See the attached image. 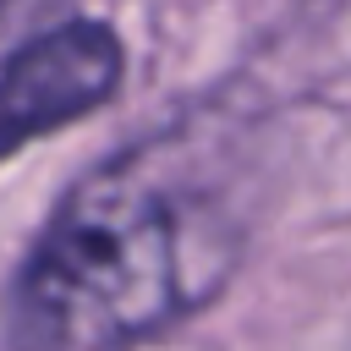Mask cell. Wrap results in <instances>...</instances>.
Listing matches in <instances>:
<instances>
[{
	"label": "cell",
	"mask_w": 351,
	"mask_h": 351,
	"mask_svg": "<svg viewBox=\"0 0 351 351\" xmlns=\"http://www.w3.org/2000/svg\"><path fill=\"white\" fill-rule=\"evenodd\" d=\"M252 165L219 126H170L82 176L5 302L11 351H132L214 302L252 230Z\"/></svg>",
	"instance_id": "obj_1"
},
{
	"label": "cell",
	"mask_w": 351,
	"mask_h": 351,
	"mask_svg": "<svg viewBox=\"0 0 351 351\" xmlns=\"http://www.w3.org/2000/svg\"><path fill=\"white\" fill-rule=\"evenodd\" d=\"M126 71V49L104 22H60L0 66V154L60 132L99 110Z\"/></svg>",
	"instance_id": "obj_2"
}]
</instances>
